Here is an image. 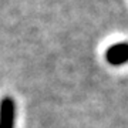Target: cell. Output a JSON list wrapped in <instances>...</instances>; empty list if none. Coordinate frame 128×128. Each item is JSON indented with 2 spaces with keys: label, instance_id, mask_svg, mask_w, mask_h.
I'll return each instance as SVG.
<instances>
[{
  "label": "cell",
  "instance_id": "obj_2",
  "mask_svg": "<svg viewBox=\"0 0 128 128\" xmlns=\"http://www.w3.org/2000/svg\"><path fill=\"white\" fill-rule=\"evenodd\" d=\"M105 60L111 66H122L128 63V43H118L108 47L105 51Z\"/></svg>",
  "mask_w": 128,
  "mask_h": 128
},
{
  "label": "cell",
  "instance_id": "obj_1",
  "mask_svg": "<svg viewBox=\"0 0 128 128\" xmlns=\"http://www.w3.org/2000/svg\"><path fill=\"white\" fill-rule=\"evenodd\" d=\"M16 104L10 97L0 101V128H14Z\"/></svg>",
  "mask_w": 128,
  "mask_h": 128
}]
</instances>
